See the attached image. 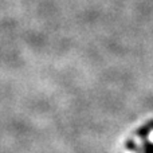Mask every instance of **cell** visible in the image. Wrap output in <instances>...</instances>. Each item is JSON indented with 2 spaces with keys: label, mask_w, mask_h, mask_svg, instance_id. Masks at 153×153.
Listing matches in <instances>:
<instances>
[{
  "label": "cell",
  "mask_w": 153,
  "mask_h": 153,
  "mask_svg": "<svg viewBox=\"0 0 153 153\" xmlns=\"http://www.w3.org/2000/svg\"><path fill=\"white\" fill-rule=\"evenodd\" d=\"M140 153H153V144L151 141H144L143 148L140 149Z\"/></svg>",
  "instance_id": "1"
}]
</instances>
